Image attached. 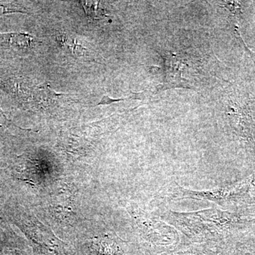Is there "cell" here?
<instances>
[{
  "instance_id": "6da1fadb",
  "label": "cell",
  "mask_w": 255,
  "mask_h": 255,
  "mask_svg": "<svg viewBox=\"0 0 255 255\" xmlns=\"http://www.w3.org/2000/svg\"><path fill=\"white\" fill-rule=\"evenodd\" d=\"M36 44L34 37L24 32L0 33V50L20 55L28 53Z\"/></svg>"
},
{
  "instance_id": "7a4b0ae2",
  "label": "cell",
  "mask_w": 255,
  "mask_h": 255,
  "mask_svg": "<svg viewBox=\"0 0 255 255\" xmlns=\"http://www.w3.org/2000/svg\"><path fill=\"white\" fill-rule=\"evenodd\" d=\"M64 96L53 91L48 84L36 87L33 93V98L43 107H53Z\"/></svg>"
},
{
  "instance_id": "3957f363",
  "label": "cell",
  "mask_w": 255,
  "mask_h": 255,
  "mask_svg": "<svg viewBox=\"0 0 255 255\" xmlns=\"http://www.w3.org/2000/svg\"><path fill=\"white\" fill-rule=\"evenodd\" d=\"M56 39L58 44L63 48H66L69 53H71L73 56L78 58L84 56L88 51L85 47L80 43L78 39L66 33H60L57 36Z\"/></svg>"
},
{
  "instance_id": "277c9868",
  "label": "cell",
  "mask_w": 255,
  "mask_h": 255,
  "mask_svg": "<svg viewBox=\"0 0 255 255\" xmlns=\"http://www.w3.org/2000/svg\"><path fill=\"white\" fill-rule=\"evenodd\" d=\"M11 13H28L22 5L13 1H0V16Z\"/></svg>"
},
{
  "instance_id": "5b68a950",
  "label": "cell",
  "mask_w": 255,
  "mask_h": 255,
  "mask_svg": "<svg viewBox=\"0 0 255 255\" xmlns=\"http://www.w3.org/2000/svg\"><path fill=\"white\" fill-rule=\"evenodd\" d=\"M82 2L87 16H88L90 19H97V18H100L101 16H102V11H99L98 1H83Z\"/></svg>"
},
{
  "instance_id": "8992f818",
  "label": "cell",
  "mask_w": 255,
  "mask_h": 255,
  "mask_svg": "<svg viewBox=\"0 0 255 255\" xmlns=\"http://www.w3.org/2000/svg\"><path fill=\"white\" fill-rule=\"evenodd\" d=\"M137 95H134V96H132V97H128L127 98L124 99H119V100H113V99L110 98L109 96L105 95L104 96L103 98L101 100L100 103H98L97 105H111V104L113 103V102H120V101L127 100L128 99H135L137 98Z\"/></svg>"
}]
</instances>
